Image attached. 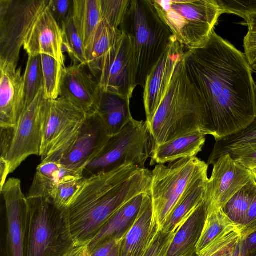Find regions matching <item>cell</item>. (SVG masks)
Segmentation results:
<instances>
[{
    "mask_svg": "<svg viewBox=\"0 0 256 256\" xmlns=\"http://www.w3.org/2000/svg\"><path fill=\"white\" fill-rule=\"evenodd\" d=\"M62 36V52H66L72 64L86 66L84 48L81 38L74 25L72 16L61 28Z\"/></svg>",
    "mask_w": 256,
    "mask_h": 256,
    "instance_id": "obj_35",
    "label": "cell"
},
{
    "mask_svg": "<svg viewBox=\"0 0 256 256\" xmlns=\"http://www.w3.org/2000/svg\"><path fill=\"white\" fill-rule=\"evenodd\" d=\"M208 165L196 156L181 158L168 166L157 164L152 171L150 197L160 228L186 192L208 176Z\"/></svg>",
    "mask_w": 256,
    "mask_h": 256,
    "instance_id": "obj_7",
    "label": "cell"
},
{
    "mask_svg": "<svg viewBox=\"0 0 256 256\" xmlns=\"http://www.w3.org/2000/svg\"><path fill=\"white\" fill-rule=\"evenodd\" d=\"M111 136L97 112L87 114L72 142L52 162L73 170H82L102 150Z\"/></svg>",
    "mask_w": 256,
    "mask_h": 256,
    "instance_id": "obj_12",
    "label": "cell"
},
{
    "mask_svg": "<svg viewBox=\"0 0 256 256\" xmlns=\"http://www.w3.org/2000/svg\"><path fill=\"white\" fill-rule=\"evenodd\" d=\"M152 148L146 122L134 118L117 134L111 136L98 156L83 170V178L117 169L124 165L146 168Z\"/></svg>",
    "mask_w": 256,
    "mask_h": 256,
    "instance_id": "obj_8",
    "label": "cell"
},
{
    "mask_svg": "<svg viewBox=\"0 0 256 256\" xmlns=\"http://www.w3.org/2000/svg\"><path fill=\"white\" fill-rule=\"evenodd\" d=\"M236 224L226 214L222 209L208 208L206 218L196 247L198 254L219 234L228 228Z\"/></svg>",
    "mask_w": 256,
    "mask_h": 256,
    "instance_id": "obj_31",
    "label": "cell"
},
{
    "mask_svg": "<svg viewBox=\"0 0 256 256\" xmlns=\"http://www.w3.org/2000/svg\"><path fill=\"white\" fill-rule=\"evenodd\" d=\"M6 210V224L0 256H23L28 204L20 180L10 178L0 190Z\"/></svg>",
    "mask_w": 256,
    "mask_h": 256,
    "instance_id": "obj_14",
    "label": "cell"
},
{
    "mask_svg": "<svg viewBox=\"0 0 256 256\" xmlns=\"http://www.w3.org/2000/svg\"><path fill=\"white\" fill-rule=\"evenodd\" d=\"M160 18L188 50L204 44L222 14L216 0H152Z\"/></svg>",
    "mask_w": 256,
    "mask_h": 256,
    "instance_id": "obj_6",
    "label": "cell"
},
{
    "mask_svg": "<svg viewBox=\"0 0 256 256\" xmlns=\"http://www.w3.org/2000/svg\"><path fill=\"white\" fill-rule=\"evenodd\" d=\"M23 48L28 56L47 54L66 68L62 28L52 16L48 4L30 28L24 39Z\"/></svg>",
    "mask_w": 256,
    "mask_h": 256,
    "instance_id": "obj_18",
    "label": "cell"
},
{
    "mask_svg": "<svg viewBox=\"0 0 256 256\" xmlns=\"http://www.w3.org/2000/svg\"><path fill=\"white\" fill-rule=\"evenodd\" d=\"M24 106L30 104L44 87V76L40 54L28 56L23 75Z\"/></svg>",
    "mask_w": 256,
    "mask_h": 256,
    "instance_id": "obj_33",
    "label": "cell"
},
{
    "mask_svg": "<svg viewBox=\"0 0 256 256\" xmlns=\"http://www.w3.org/2000/svg\"><path fill=\"white\" fill-rule=\"evenodd\" d=\"M27 199L23 256H66L77 246L70 234L66 209L58 208L49 198Z\"/></svg>",
    "mask_w": 256,
    "mask_h": 256,
    "instance_id": "obj_5",
    "label": "cell"
},
{
    "mask_svg": "<svg viewBox=\"0 0 256 256\" xmlns=\"http://www.w3.org/2000/svg\"><path fill=\"white\" fill-rule=\"evenodd\" d=\"M184 55L176 63L152 121L147 124L152 147L196 131L208 135L205 106L187 72Z\"/></svg>",
    "mask_w": 256,
    "mask_h": 256,
    "instance_id": "obj_3",
    "label": "cell"
},
{
    "mask_svg": "<svg viewBox=\"0 0 256 256\" xmlns=\"http://www.w3.org/2000/svg\"><path fill=\"white\" fill-rule=\"evenodd\" d=\"M44 76V92L46 100H56L60 96L62 71L64 68L56 59L41 54Z\"/></svg>",
    "mask_w": 256,
    "mask_h": 256,
    "instance_id": "obj_32",
    "label": "cell"
},
{
    "mask_svg": "<svg viewBox=\"0 0 256 256\" xmlns=\"http://www.w3.org/2000/svg\"><path fill=\"white\" fill-rule=\"evenodd\" d=\"M190 256H198L197 254L196 253V252H194L192 254L190 255Z\"/></svg>",
    "mask_w": 256,
    "mask_h": 256,
    "instance_id": "obj_50",
    "label": "cell"
},
{
    "mask_svg": "<svg viewBox=\"0 0 256 256\" xmlns=\"http://www.w3.org/2000/svg\"><path fill=\"white\" fill-rule=\"evenodd\" d=\"M72 18L82 40L87 60L102 20L100 0H74Z\"/></svg>",
    "mask_w": 256,
    "mask_h": 256,
    "instance_id": "obj_25",
    "label": "cell"
},
{
    "mask_svg": "<svg viewBox=\"0 0 256 256\" xmlns=\"http://www.w3.org/2000/svg\"><path fill=\"white\" fill-rule=\"evenodd\" d=\"M241 239H244L256 232V195L246 214L245 219L239 226Z\"/></svg>",
    "mask_w": 256,
    "mask_h": 256,
    "instance_id": "obj_43",
    "label": "cell"
},
{
    "mask_svg": "<svg viewBox=\"0 0 256 256\" xmlns=\"http://www.w3.org/2000/svg\"><path fill=\"white\" fill-rule=\"evenodd\" d=\"M96 80L102 91L132 98L136 70L130 42L124 32L104 56Z\"/></svg>",
    "mask_w": 256,
    "mask_h": 256,
    "instance_id": "obj_11",
    "label": "cell"
},
{
    "mask_svg": "<svg viewBox=\"0 0 256 256\" xmlns=\"http://www.w3.org/2000/svg\"><path fill=\"white\" fill-rule=\"evenodd\" d=\"M152 172L133 165L84 178L66 208L76 246L88 244L112 216L137 195L150 194Z\"/></svg>",
    "mask_w": 256,
    "mask_h": 256,
    "instance_id": "obj_2",
    "label": "cell"
},
{
    "mask_svg": "<svg viewBox=\"0 0 256 256\" xmlns=\"http://www.w3.org/2000/svg\"><path fill=\"white\" fill-rule=\"evenodd\" d=\"M84 246H77L74 248L71 252L68 254L66 256H80L84 248Z\"/></svg>",
    "mask_w": 256,
    "mask_h": 256,
    "instance_id": "obj_47",
    "label": "cell"
},
{
    "mask_svg": "<svg viewBox=\"0 0 256 256\" xmlns=\"http://www.w3.org/2000/svg\"></svg>",
    "mask_w": 256,
    "mask_h": 256,
    "instance_id": "obj_51",
    "label": "cell"
},
{
    "mask_svg": "<svg viewBox=\"0 0 256 256\" xmlns=\"http://www.w3.org/2000/svg\"><path fill=\"white\" fill-rule=\"evenodd\" d=\"M130 0H100L102 20L120 28Z\"/></svg>",
    "mask_w": 256,
    "mask_h": 256,
    "instance_id": "obj_37",
    "label": "cell"
},
{
    "mask_svg": "<svg viewBox=\"0 0 256 256\" xmlns=\"http://www.w3.org/2000/svg\"><path fill=\"white\" fill-rule=\"evenodd\" d=\"M120 241L114 240L106 242L89 252L83 249L80 256H119Z\"/></svg>",
    "mask_w": 256,
    "mask_h": 256,
    "instance_id": "obj_42",
    "label": "cell"
},
{
    "mask_svg": "<svg viewBox=\"0 0 256 256\" xmlns=\"http://www.w3.org/2000/svg\"><path fill=\"white\" fill-rule=\"evenodd\" d=\"M145 193L139 194L119 208L102 227L84 250L89 252L106 242L121 240L134 223L140 210Z\"/></svg>",
    "mask_w": 256,
    "mask_h": 256,
    "instance_id": "obj_21",
    "label": "cell"
},
{
    "mask_svg": "<svg viewBox=\"0 0 256 256\" xmlns=\"http://www.w3.org/2000/svg\"><path fill=\"white\" fill-rule=\"evenodd\" d=\"M120 30L130 40L136 84L144 88L148 75L174 37L152 0H130Z\"/></svg>",
    "mask_w": 256,
    "mask_h": 256,
    "instance_id": "obj_4",
    "label": "cell"
},
{
    "mask_svg": "<svg viewBox=\"0 0 256 256\" xmlns=\"http://www.w3.org/2000/svg\"><path fill=\"white\" fill-rule=\"evenodd\" d=\"M184 48L174 38L147 77L143 98L148 125L164 97L176 63L184 53Z\"/></svg>",
    "mask_w": 256,
    "mask_h": 256,
    "instance_id": "obj_16",
    "label": "cell"
},
{
    "mask_svg": "<svg viewBox=\"0 0 256 256\" xmlns=\"http://www.w3.org/2000/svg\"><path fill=\"white\" fill-rule=\"evenodd\" d=\"M83 171L70 169L58 162L43 161L38 166L27 198H49L58 185L83 178Z\"/></svg>",
    "mask_w": 256,
    "mask_h": 256,
    "instance_id": "obj_23",
    "label": "cell"
},
{
    "mask_svg": "<svg viewBox=\"0 0 256 256\" xmlns=\"http://www.w3.org/2000/svg\"><path fill=\"white\" fill-rule=\"evenodd\" d=\"M0 128H14L24 106L20 68L0 60Z\"/></svg>",
    "mask_w": 256,
    "mask_h": 256,
    "instance_id": "obj_19",
    "label": "cell"
},
{
    "mask_svg": "<svg viewBox=\"0 0 256 256\" xmlns=\"http://www.w3.org/2000/svg\"><path fill=\"white\" fill-rule=\"evenodd\" d=\"M160 229L152 198L146 194L134 223L120 241L119 256H143Z\"/></svg>",
    "mask_w": 256,
    "mask_h": 256,
    "instance_id": "obj_20",
    "label": "cell"
},
{
    "mask_svg": "<svg viewBox=\"0 0 256 256\" xmlns=\"http://www.w3.org/2000/svg\"><path fill=\"white\" fill-rule=\"evenodd\" d=\"M244 47L251 69L256 73V32H248L244 39Z\"/></svg>",
    "mask_w": 256,
    "mask_h": 256,
    "instance_id": "obj_44",
    "label": "cell"
},
{
    "mask_svg": "<svg viewBox=\"0 0 256 256\" xmlns=\"http://www.w3.org/2000/svg\"><path fill=\"white\" fill-rule=\"evenodd\" d=\"M232 256H243L240 244V240L236 244Z\"/></svg>",
    "mask_w": 256,
    "mask_h": 256,
    "instance_id": "obj_48",
    "label": "cell"
},
{
    "mask_svg": "<svg viewBox=\"0 0 256 256\" xmlns=\"http://www.w3.org/2000/svg\"><path fill=\"white\" fill-rule=\"evenodd\" d=\"M42 162L52 161L78 134L86 114L66 98L43 100L40 108Z\"/></svg>",
    "mask_w": 256,
    "mask_h": 256,
    "instance_id": "obj_9",
    "label": "cell"
},
{
    "mask_svg": "<svg viewBox=\"0 0 256 256\" xmlns=\"http://www.w3.org/2000/svg\"><path fill=\"white\" fill-rule=\"evenodd\" d=\"M255 90L256 95V85ZM254 144H256V116L254 120L242 130L216 141L207 164H212L222 156Z\"/></svg>",
    "mask_w": 256,
    "mask_h": 256,
    "instance_id": "obj_29",
    "label": "cell"
},
{
    "mask_svg": "<svg viewBox=\"0 0 256 256\" xmlns=\"http://www.w3.org/2000/svg\"><path fill=\"white\" fill-rule=\"evenodd\" d=\"M206 184L204 199L208 208L222 209L252 179L250 170L234 160L229 154L217 159Z\"/></svg>",
    "mask_w": 256,
    "mask_h": 256,
    "instance_id": "obj_15",
    "label": "cell"
},
{
    "mask_svg": "<svg viewBox=\"0 0 256 256\" xmlns=\"http://www.w3.org/2000/svg\"><path fill=\"white\" fill-rule=\"evenodd\" d=\"M48 6L61 28L62 24L72 16L74 0H50Z\"/></svg>",
    "mask_w": 256,
    "mask_h": 256,
    "instance_id": "obj_40",
    "label": "cell"
},
{
    "mask_svg": "<svg viewBox=\"0 0 256 256\" xmlns=\"http://www.w3.org/2000/svg\"><path fill=\"white\" fill-rule=\"evenodd\" d=\"M240 238L239 226H232L219 234L198 256H232Z\"/></svg>",
    "mask_w": 256,
    "mask_h": 256,
    "instance_id": "obj_34",
    "label": "cell"
},
{
    "mask_svg": "<svg viewBox=\"0 0 256 256\" xmlns=\"http://www.w3.org/2000/svg\"><path fill=\"white\" fill-rule=\"evenodd\" d=\"M44 99L42 87L33 101L24 106L14 128L12 141L6 158L10 174L28 156H40L42 141L40 112Z\"/></svg>",
    "mask_w": 256,
    "mask_h": 256,
    "instance_id": "obj_13",
    "label": "cell"
},
{
    "mask_svg": "<svg viewBox=\"0 0 256 256\" xmlns=\"http://www.w3.org/2000/svg\"><path fill=\"white\" fill-rule=\"evenodd\" d=\"M176 232L160 228L143 256H165Z\"/></svg>",
    "mask_w": 256,
    "mask_h": 256,
    "instance_id": "obj_39",
    "label": "cell"
},
{
    "mask_svg": "<svg viewBox=\"0 0 256 256\" xmlns=\"http://www.w3.org/2000/svg\"><path fill=\"white\" fill-rule=\"evenodd\" d=\"M130 100L118 94L101 90L96 112L111 136L118 133L133 118Z\"/></svg>",
    "mask_w": 256,
    "mask_h": 256,
    "instance_id": "obj_26",
    "label": "cell"
},
{
    "mask_svg": "<svg viewBox=\"0 0 256 256\" xmlns=\"http://www.w3.org/2000/svg\"><path fill=\"white\" fill-rule=\"evenodd\" d=\"M206 136L202 132L196 131L153 146L150 164H164L181 158L196 156L202 150Z\"/></svg>",
    "mask_w": 256,
    "mask_h": 256,
    "instance_id": "obj_24",
    "label": "cell"
},
{
    "mask_svg": "<svg viewBox=\"0 0 256 256\" xmlns=\"http://www.w3.org/2000/svg\"><path fill=\"white\" fill-rule=\"evenodd\" d=\"M229 154L234 160L249 170L256 167V144L236 150Z\"/></svg>",
    "mask_w": 256,
    "mask_h": 256,
    "instance_id": "obj_41",
    "label": "cell"
},
{
    "mask_svg": "<svg viewBox=\"0 0 256 256\" xmlns=\"http://www.w3.org/2000/svg\"><path fill=\"white\" fill-rule=\"evenodd\" d=\"M184 58L205 106L208 135L215 141L254 120L256 82L244 54L214 30L204 44L184 51Z\"/></svg>",
    "mask_w": 256,
    "mask_h": 256,
    "instance_id": "obj_1",
    "label": "cell"
},
{
    "mask_svg": "<svg viewBox=\"0 0 256 256\" xmlns=\"http://www.w3.org/2000/svg\"><path fill=\"white\" fill-rule=\"evenodd\" d=\"M243 256H256V232L244 239L240 238Z\"/></svg>",
    "mask_w": 256,
    "mask_h": 256,
    "instance_id": "obj_46",
    "label": "cell"
},
{
    "mask_svg": "<svg viewBox=\"0 0 256 256\" xmlns=\"http://www.w3.org/2000/svg\"><path fill=\"white\" fill-rule=\"evenodd\" d=\"M84 178L61 184L56 186L50 194L49 198L60 208L66 209Z\"/></svg>",
    "mask_w": 256,
    "mask_h": 256,
    "instance_id": "obj_38",
    "label": "cell"
},
{
    "mask_svg": "<svg viewBox=\"0 0 256 256\" xmlns=\"http://www.w3.org/2000/svg\"><path fill=\"white\" fill-rule=\"evenodd\" d=\"M256 195V184L252 178L222 209L228 217L240 226L243 223Z\"/></svg>",
    "mask_w": 256,
    "mask_h": 256,
    "instance_id": "obj_30",
    "label": "cell"
},
{
    "mask_svg": "<svg viewBox=\"0 0 256 256\" xmlns=\"http://www.w3.org/2000/svg\"><path fill=\"white\" fill-rule=\"evenodd\" d=\"M86 68L83 64H72L63 68L60 96L90 114L97 112L101 90Z\"/></svg>",
    "mask_w": 256,
    "mask_h": 256,
    "instance_id": "obj_17",
    "label": "cell"
},
{
    "mask_svg": "<svg viewBox=\"0 0 256 256\" xmlns=\"http://www.w3.org/2000/svg\"><path fill=\"white\" fill-rule=\"evenodd\" d=\"M208 208V204L204 198L177 230L165 256H190L196 252Z\"/></svg>",
    "mask_w": 256,
    "mask_h": 256,
    "instance_id": "obj_22",
    "label": "cell"
},
{
    "mask_svg": "<svg viewBox=\"0 0 256 256\" xmlns=\"http://www.w3.org/2000/svg\"><path fill=\"white\" fill-rule=\"evenodd\" d=\"M208 180V176H205L190 189L172 210L161 229L166 232L177 230L204 200Z\"/></svg>",
    "mask_w": 256,
    "mask_h": 256,
    "instance_id": "obj_27",
    "label": "cell"
},
{
    "mask_svg": "<svg viewBox=\"0 0 256 256\" xmlns=\"http://www.w3.org/2000/svg\"><path fill=\"white\" fill-rule=\"evenodd\" d=\"M222 13L242 18L248 31L256 32V0H217Z\"/></svg>",
    "mask_w": 256,
    "mask_h": 256,
    "instance_id": "obj_36",
    "label": "cell"
},
{
    "mask_svg": "<svg viewBox=\"0 0 256 256\" xmlns=\"http://www.w3.org/2000/svg\"><path fill=\"white\" fill-rule=\"evenodd\" d=\"M252 179L256 184V167L250 170Z\"/></svg>",
    "mask_w": 256,
    "mask_h": 256,
    "instance_id": "obj_49",
    "label": "cell"
},
{
    "mask_svg": "<svg viewBox=\"0 0 256 256\" xmlns=\"http://www.w3.org/2000/svg\"><path fill=\"white\" fill-rule=\"evenodd\" d=\"M14 128H0V159L6 160L13 138Z\"/></svg>",
    "mask_w": 256,
    "mask_h": 256,
    "instance_id": "obj_45",
    "label": "cell"
},
{
    "mask_svg": "<svg viewBox=\"0 0 256 256\" xmlns=\"http://www.w3.org/2000/svg\"><path fill=\"white\" fill-rule=\"evenodd\" d=\"M122 34L120 28L110 26L102 20L96 30L86 66L96 80L104 56L114 45Z\"/></svg>",
    "mask_w": 256,
    "mask_h": 256,
    "instance_id": "obj_28",
    "label": "cell"
},
{
    "mask_svg": "<svg viewBox=\"0 0 256 256\" xmlns=\"http://www.w3.org/2000/svg\"><path fill=\"white\" fill-rule=\"evenodd\" d=\"M48 0H0V60L17 66L24 39Z\"/></svg>",
    "mask_w": 256,
    "mask_h": 256,
    "instance_id": "obj_10",
    "label": "cell"
}]
</instances>
